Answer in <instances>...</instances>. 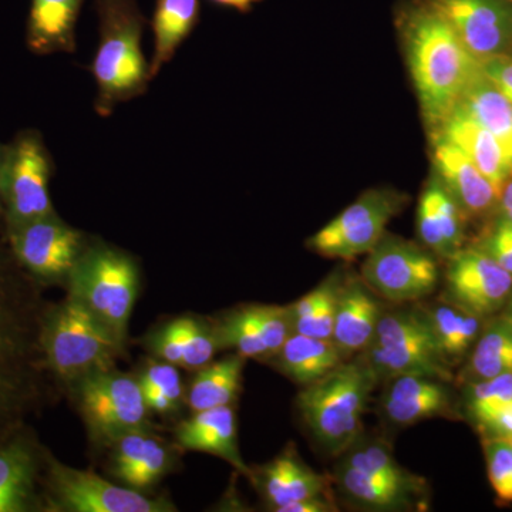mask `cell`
I'll use <instances>...</instances> for the list:
<instances>
[{
    "instance_id": "74e56055",
    "label": "cell",
    "mask_w": 512,
    "mask_h": 512,
    "mask_svg": "<svg viewBox=\"0 0 512 512\" xmlns=\"http://www.w3.org/2000/svg\"><path fill=\"white\" fill-rule=\"evenodd\" d=\"M488 480L503 503H512V444L503 437L484 440Z\"/></svg>"
},
{
    "instance_id": "c3c4849f",
    "label": "cell",
    "mask_w": 512,
    "mask_h": 512,
    "mask_svg": "<svg viewBox=\"0 0 512 512\" xmlns=\"http://www.w3.org/2000/svg\"><path fill=\"white\" fill-rule=\"evenodd\" d=\"M500 318L503 319L504 322L512 329V295L510 296V299H508V302L505 303L504 313Z\"/></svg>"
},
{
    "instance_id": "e0dca14e",
    "label": "cell",
    "mask_w": 512,
    "mask_h": 512,
    "mask_svg": "<svg viewBox=\"0 0 512 512\" xmlns=\"http://www.w3.org/2000/svg\"><path fill=\"white\" fill-rule=\"evenodd\" d=\"M39 467V451L22 429L0 441V512H25L36 507Z\"/></svg>"
},
{
    "instance_id": "30bf717a",
    "label": "cell",
    "mask_w": 512,
    "mask_h": 512,
    "mask_svg": "<svg viewBox=\"0 0 512 512\" xmlns=\"http://www.w3.org/2000/svg\"><path fill=\"white\" fill-rule=\"evenodd\" d=\"M5 237L18 264L39 284L69 276L87 247L82 232L57 214L6 227Z\"/></svg>"
},
{
    "instance_id": "f1b7e54d",
    "label": "cell",
    "mask_w": 512,
    "mask_h": 512,
    "mask_svg": "<svg viewBox=\"0 0 512 512\" xmlns=\"http://www.w3.org/2000/svg\"><path fill=\"white\" fill-rule=\"evenodd\" d=\"M446 362L460 360L474 348L483 318L454 305H441L426 313Z\"/></svg>"
},
{
    "instance_id": "52a82bcc",
    "label": "cell",
    "mask_w": 512,
    "mask_h": 512,
    "mask_svg": "<svg viewBox=\"0 0 512 512\" xmlns=\"http://www.w3.org/2000/svg\"><path fill=\"white\" fill-rule=\"evenodd\" d=\"M55 160L40 131L20 130L5 144L3 207L5 228L56 214L50 198Z\"/></svg>"
},
{
    "instance_id": "7dc6e473",
    "label": "cell",
    "mask_w": 512,
    "mask_h": 512,
    "mask_svg": "<svg viewBox=\"0 0 512 512\" xmlns=\"http://www.w3.org/2000/svg\"><path fill=\"white\" fill-rule=\"evenodd\" d=\"M3 158H5V144L0 141V227H5V207H3Z\"/></svg>"
},
{
    "instance_id": "603a6c76",
    "label": "cell",
    "mask_w": 512,
    "mask_h": 512,
    "mask_svg": "<svg viewBox=\"0 0 512 512\" xmlns=\"http://www.w3.org/2000/svg\"><path fill=\"white\" fill-rule=\"evenodd\" d=\"M168 464L170 458L163 444L144 430L131 431L116 440V474L134 490H144L157 483Z\"/></svg>"
},
{
    "instance_id": "4316f807",
    "label": "cell",
    "mask_w": 512,
    "mask_h": 512,
    "mask_svg": "<svg viewBox=\"0 0 512 512\" xmlns=\"http://www.w3.org/2000/svg\"><path fill=\"white\" fill-rule=\"evenodd\" d=\"M338 483L350 498L373 510H400L410 507L414 494H420L421 485L397 483L346 466L339 468Z\"/></svg>"
},
{
    "instance_id": "3957f363",
    "label": "cell",
    "mask_w": 512,
    "mask_h": 512,
    "mask_svg": "<svg viewBox=\"0 0 512 512\" xmlns=\"http://www.w3.org/2000/svg\"><path fill=\"white\" fill-rule=\"evenodd\" d=\"M99 43L89 70L96 82L94 110L110 117L121 103L143 96L150 86V60L143 50L147 18L138 0H94Z\"/></svg>"
},
{
    "instance_id": "8d00e7d4",
    "label": "cell",
    "mask_w": 512,
    "mask_h": 512,
    "mask_svg": "<svg viewBox=\"0 0 512 512\" xmlns=\"http://www.w3.org/2000/svg\"><path fill=\"white\" fill-rule=\"evenodd\" d=\"M322 288L318 305L308 316L292 323V332L311 336V338L332 340L340 288L338 279L329 278L328 281L323 282Z\"/></svg>"
},
{
    "instance_id": "7402d4cb",
    "label": "cell",
    "mask_w": 512,
    "mask_h": 512,
    "mask_svg": "<svg viewBox=\"0 0 512 512\" xmlns=\"http://www.w3.org/2000/svg\"><path fill=\"white\" fill-rule=\"evenodd\" d=\"M200 20V0H156L150 22L153 32L150 73L153 79L165 64L174 59L178 49L197 29Z\"/></svg>"
},
{
    "instance_id": "d6a6232c",
    "label": "cell",
    "mask_w": 512,
    "mask_h": 512,
    "mask_svg": "<svg viewBox=\"0 0 512 512\" xmlns=\"http://www.w3.org/2000/svg\"><path fill=\"white\" fill-rule=\"evenodd\" d=\"M424 188L429 192L431 201H433L448 252H450V256L456 254L457 251L463 248L466 212L460 207L456 198L444 187L436 174L430 178L429 183Z\"/></svg>"
},
{
    "instance_id": "ac0fdd59",
    "label": "cell",
    "mask_w": 512,
    "mask_h": 512,
    "mask_svg": "<svg viewBox=\"0 0 512 512\" xmlns=\"http://www.w3.org/2000/svg\"><path fill=\"white\" fill-rule=\"evenodd\" d=\"M86 0H30L26 46L33 55L76 52V28Z\"/></svg>"
},
{
    "instance_id": "ba28073f",
    "label": "cell",
    "mask_w": 512,
    "mask_h": 512,
    "mask_svg": "<svg viewBox=\"0 0 512 512\" xmlns=\"http://www.w3.org/2000/svg\"><path fill=\"white\" fill-rule=\"evenodd\" d=\"M367 288L392 302H410L430 295L439 284V265L419 245L384 234L367 252L362 266Z\"/></svg>"
},
{
    "instance_id": "bcb514c9",
    "label": "cell",
    "mask_w": 512,
    "mask_h": 512,
    "mask_svg": "<svg viewBox=\"0 0 512 512\" xmlns=\"http://www.w3.org/2000/svg\"><path fill=\"white\" fill-rule=\"evenodd\" d=\"M498 208H500V214L503 217L512 221V177L504 185L503 190H501Z\"/></svg>"
},
{
    "instance_id": "1f68e13d",
    "label": "cell",
    "mask_w": 512,
    "mask_h": 512,
    "mask_svg": "<svg viewBox=\"0 0 512 512\" xmlns=\"http://www.w3.org/2000/svg\"><path fill=\"white\" fill-rule=\"evenodd\" d=\"M215 338L218 346L235 349L245 359L269 356L264 339L255 328L247 308L229 315L218 328Z\"/></svg>"
},
{
    "instance_id": "5bb4252c",
    "label": "cell",
    "mask_w": 512,
    "mask_h": 512,
    "mask_svg": "<svg viewBox=\"0 0 512 512\" xmlns=\"http://www.w3.org/2000/svg\"><path fill=\"white\" fill-rule=\"evenodd\" d=\"M478 63L512 53V0H430Z\"/></svg>"
},
{
    "instance_id": "7a4b0ae2",
    "label": "cell",
    "mask_w": 512,
    "mask_h": 512,
    "mask_svg": "<svg viewBox=\"0 0 512 512\" xmlns=\"http://www.w3.org/2000/svg\"><path fill=\"white\" fill-rule=\"evenodd\" d=\"M397 28L421 114L434 131L456 109L467 87L481 73V64L430 0L403 2L397 12Z\"/></svg>"
},
{
    "instance_id": "b9f144b4",
    "label": "cell",
    "mask_w": 512,
    "mask_h": 512,
    "mask_svg": "<svg viewBox=\"0 0 512 512\" xmlns=\"http://www.w3.org/2000/svg\"><path fill=\"white\" fill-rule=\"evenodd\" d=\"M481 69L485 76L512 101V57L490 60L481 64Z\"/></svg>"
},
{
    "instance_id": "7c38bea8",
    "label": "cell",
    "mask_w": 512,
    "mask_h": 512,
    "mask_svg": "<svg viewBox=\"0 0 512 512\" xmlns=\"http://www.w3.org/2000/svg\"><path fill=\"white\" fill-rule=\"evenodd\" d=\"M49 507L76 512H164L170 505L150 500L134 488L119 487L90 471L47 460Z\"/></svg>"
},
{
    "instance_id": "44dd1931",
    "label": "cell",
    "mask_w": 512,
    "mask_h": 512,
    "mask_svg": "<svg viewBox=\"0 0 512 512\" xmlns=\"http://www.w3.org/2000/svg\"><path fill=\"white\" fill-rule=\"evenodd\" d=\"M181 447L214 454L227 460L242 474H251L239 453L237 419L231 406L197 412L177 430Z\"/></svg>"
},
{
    "instance_id": "4fadbf2b",
    "label": "cell",
    "mask_w": 512,
    "mask_h": 512,
    "mask_svg": "<svg viewBox=\"0 0 512 512\" xmlns=\"http://www.w3.org/2000/svg\"><path fill=\"white\" fill-rule=\"evenodd\" d=\"M446 295L451 305L480 318L504 308L512 295V275L480 248L448 256Z\"/></svg>"
},
{
    "instance_id": "ee69618b",
    "label": "cell",
    "mask_w": 512,
    "mask_h": 512,
    "mask_svg": "<svg viewBox=\"0 0 512 512\" xmlns=\"http://www.w3.org/2000/svg\"><path fill=\"white\" fill-rule=\"evenodd\" d=\"M278 512H329L336 511L335 504L330 503L326 495H318V497L306 498V500L296 501L284 505V507L275 510Z\"/></svg>"
},
{
    "instance_id": "60d3db41",
    "label": "cell",
    "mask_w": 512,
    "mask_h": 512,
    "mask_svg": "<svg viewBox=\"0 0 512 512\" xmlns=\"http://www.w3.org/2000/svg\"><path fill=\"white\" fill-rule=\"evenodd\" d=\"M417 234L430 251L440 256H450L443 232H441L439 218L434 210L433 201L429 192L424 188L421 194L419 207H417Z\"/></svg>"
},
{
    "instance_id": "e575fe53",
    "label": "cell",
    "mask_w": 512,
    "mask_h": 512,
    "mask_svg": "<svg viewBox=\"0 0 512 512\" xmlns=\"http://www.w3.org/2000/svg\"><path fill=\"white\" fill-rule=\"evenodd\" d=\"M467 406L470 416L478 427L490 420L494 414L512 400V375H501L493 379L477 380L468 390Z\"/></svg>"
},
{
    "instance_id": "7bdbcfd3",
    "label": "cell",
    "mask_w": 512,
    "mask_h": 512,
    "mask_svg": "<svg viewBox=\"0 0 512 512\" xmlns=\"http://www.w3.org/2000/svg\"><path fill=\"white\" fill-rule=\"evenodd\" d=\"M480 429L487 434V437H507L512 436V400L505 404L503 409L494 414L490 420L485 421Z\"/></svg>"
},
{
    "instance_id": "f907efd6",
    "label": "cell",
    "mask_w": 512,
    "mask_h": 512,
    "mask_svg": "<svg viewBox=\"0 0 512 512\" xmlns=\"http://www.w3.org/2000/svg\"><path fill=\"white\" fill-rule=\"evenodd\" d=\"M508 57H512V53H511V55H510V56H508Z\"/></svg>"
},
{
    "instance_id": "f6af8a7d",
    "label": "cell",
    "mask_w": 512,
    "mask_h": 512,
    "mask_svg": "<svg viewBox=\"0 0 512 512\" xmlns=\"http://www.w3.org/2000/svg\"><path fill=\"white\" fill-rule=\"evenodd\" d=\"M214 5L222 6V8H229L237 10L239 13H249L254 10V6L264 0H210Z\"/></svg>"
},
{
    "instance_id": "f546056e",
    "label": "cell",
    "mask_w": 512,
    "mask_h": 512,
    "mask_svg": "<svg viewBox=\"0 0 512 512\" xmlns=\"http://www.w3.org/2000/svg\"><path fill=\"white\" fill-rule=\"evenodd\" d=\"M468 375L477 380L512 375V329L503 319L488 323L478 336L468 365Z\"/></svg>"
},
{
    "instance_id": "ffe728a7",
    "label": "cell",
    "mask_w": 512,
    "mask_h": 512,
    "mask_svg": "<svg viewBox=\"0 0 512 512\" xmlns=\"http://www.w3.org/2000/svg\"><path fill=\"white\" fill-rule=\"evenodd\" d=\"M382 311L363 282L350 279L340 285L332 340L343 356L369 348L376 335Z\"/></svg>"
},
{
    "instance_id": "8992f818",
    "label": "cell",
    "mask_w": 512,
    "mask_h": 512,
    "mask_svg": "<svg viewBox=\"0 0 512 512\" xmlns=\"http://www.w3.org/2000/svg\"><path fill=\"white\" fill-rule=\"evenodd\" d=\"M72 293L124 342L137 296V268L130 256L107 247L87 245L69 275Z\"/></svg>"
},
{
    "instance_id": "484cf974",
    "label": "cell",
    "mask_w": 512,
    "mask_h": 512,
    "mask_svg": "<svg viewBox=\"0 0 512 512\" xmlns=\"http://www.w3.org/2000/svg\"><path fill=\"white\" fill-rule=\"evenodd\" d=\"M373 342L387 348L439 360L448 365L426 313L413 311L389 312L386 315L382 313Z\"/></svg>"
},
{
    "instance_id": "836d02e7",
    "label": "cell",
    "mask_w": 512,
    "mask_h": 512,
    "mask_svg": "<svg viewBox=\"0 0 512 512\" xmlns=\"http://www.w3.org/2000/svg\"><path fill=\"white\" fill-rule=\"evenodd\" d=\"M345 464L369 476L386 478L397 483L421 485L420 478L414 477L399 466L392 456V451L382 444L375 443L355 448L346 457Z\"/></svg>"
},
{
    "instance_id": "d6986e66",
    "label": "cell",
    "mask_w": 512,
    "mask_h": 512,
    "mask_svg": "<svg viewBox=\"0 0 512 512\" xmlns=\"http://www.w3.org/2000/svg\"><path fill=\"white\" fill-rule=\"evenodd\" d=\"M382 407L384 416L397 426H412L443 414L450 406V393L443 380L404 375L389 380Z\"/></svg>"
},
{
    "instance_id": "9c48e42d",
    "label": "cell",
    "mask_w": 512,
    "mask_h": 512,
    "mask_svg": "<svg viewBox=\"0 0 512 512\" xmlns=\"http://www.w3.org/2000/svg\"><path fill=\"white\" fill-rule=\"evenodd\" d=\"M404 195L390 188H375L360 195L326 227L309 239L313 251L328 258L352 259L367 254L404 205Z\"/></svg>"
},
{
    "instance_id": "681fc988",
    "label": "cell",
    "mask_w": 512,
    "mask_h": 512,
    "mask_svg": "<svg viewBox=\"0 0 512 512\" xmlns=\"http://www.w3.org/2000/svg\"><path fill=\"white\" fill-rule=\"evenodd\" d=\"M507 440L510 441V443L512 444V436L507 437Z\"/></svg>"
},
{
    "instance_id": "d4e9b609",
    "label": "cell",
    "mask_w": 512,
    "mask_h": 512,
    "mask_svg": "<svg viewBox=\"0 0 512 512\" xmlns=\"http://www.w3.org/2000/svg\"><path fill=\"white\" fill-rule=\"evenodd\" d=\"M456 109L490 131L512 160V101L485 76L483 69L467 87Z\"/></svg>"
},
{
    "instance_id": "277c9868",
    "label": "cell",
    "mask_w": 512,
    "mask_h": 512,
    "mask_svg": "<svg viewBox=\"0 0 512 512\" xmlns=\"http://www.w3.org/2000/svg\"><path fill=\"white\" fill-rule=\"evenodd\" d=\"M377 380L366 360H343L299 394L303 420L330 454L348 450L359 437L367 400Z\"/></svg>"
},
{
    "instance_id": "cb8c5ba5",
    "label": "cell",
    "mask_w": 512,
    "mask_h": 512,
    "mask_svg": "<svg viewBox=\"0 0 512 512\" xmlns=\"http://www.w3.org/2000/svg\"><path fill=\"white\" fill-rule=\"evenodd\" d=\"M276 356L282 372L302 386H308L328 375L330 370L345 360L333 340L311 338L295 332H292Z\"/></svg>"
},
{
    "instance_id": "4dcf8cb0",
    "label": "cell",
    "mask_w": 512,
    "mask_h": 512,
    "mask_svg": "<svg viewBox=\"0 0 512 512\" xmlns=\"http://www.w3.org/2000/svg\"><path fill=\"white\" fill-rule=\"evenodd\" d=\"M138 382L148 409L158 413L171 412L183 394L180 373L175 365L168 362L148 366Z\"/></svg>"
},
{
    "instance_id": "5b68a950",
    "label": "cell",
    "mask_w": 512,
    "mask_h": 512,
    "mask_svg": "<svg viewBox=\"0 0 512 512\" xmlns=\"http://www.w3.org/2000/svg\"><path fill=\"white\" fill-rule=\"evenodd\" d=\"M123 342L76 295L46 312L42 349L47 370L60 379L76 380L106 372Z\"/></svg>"
},
{
    "instance_id": "f35d334b",
    "label": "cell",
    "mask_w": 512,
    "mask_h": 512,
    "mask_svg": "<svg viewBox=\"0 0 512 512\" xmlns=\"http://www.w3.org/2000/svg\"><path fill=\"white\" fill-rule=\"evenodd\" d=\"M249 316L264 339L269 356L276 355L292 335L288 308L281 306H247Z\"/></svg>"
},
{
    "instance_id": "6da1fadb",
    "label": "cell",
    "mask_w": 512,
    "mask_h": 512,
    "mask_svg": "<svg viewBox=\"0 0 512 512\" xmlns=\"http://www.w3.org/2000/svg\"><path fill=\"white\" fill-rule=\"evenodd\" d=\"M45 316L39 282L18 264L0 227V441L42 403Z\"/></svg>"
},
{
    "instance_id": "ab89813d",
    "label": "cell",
    "mask_w": 512,
    "mask_h": 512,
    "mask_svg": "<svg viewBox=\"0 0 512 512\" xmlns=\"http://www.w3.org/2000/svg\"><path fill=\"white\" fill-rule=\"evenodd\" d=\"M474 247L490 255L512 275V221L500 214Z\"/></svg>"
},
{
    "instance_id": "9a60e30c",
    "label": "cell",
    "mask_w": 512,
    "mask_h": 512,
    "mask_svg": "<svg viewBox=\"0 0 512 512\" xmlns=\"http://www.w3.org/2000/svg\"><path fill=\"white\" fill-rule=\"evenodd\" d=\"M431 151L434 174L466 215H484L498 207L500 194L460 148L440 134L431 133Z\"/></svg>"
},
{
    "instance_id": "83f0119b",
    "label": "cell",
    "mask_w": 512,
    "mask_h": 512,
    "mask_svg": "<svg viewBox=\"0 0 512 512\" xmlns=\"http://www.w3.org/2000/svg\"><path fill=\"white\" fill-rule=\"evenodd\" d=\"M245 357L232 355L202 367L188 392V404L194 413L234 402L241 384Z\"/></svg>"
},
{
    "instance_id": "8fae6325",
    "label": "cell",
    "mask_w": 512,
    "mask_h": 512,
    "mask_svg": "<svg viewBox=\"0 0 512 512\" xmlns=\"http://www.w3.org/2000/svg\"><path fill=\"white\" fill-rule=\"evenodd\" d=\"M80 407L90 429L103 440L116 441L131 431L144 430L148 406L133 377L113 370L80 379Z\"/></svg>"
},
{
    "instance_id": "2e32d148",
    "label": "cell",
    "mask_w": 512,
    "mask_h": 512,
    "mask_svg": "<svg viewBox=\"0 0 512 512\" xmlns=\"http://www.w3.org/2000/svg\"><path fill=\"white\" fill-rule=\"evenodd\" d=\"M431 133L440 134L460 148L501 194L504 185L512 177V160L490 131L463 111L454 109Z\"/></svg>"
},
{
    "instance_id": "d590c367",
    "label": "cell",
    "mask_w": 512,
    "mask_h": 512,
    "mask_svg": "<svg viewBox=\"0 0 512 512\" xmlns=\"http://www.w3.org/2000/svg\"><path fill=\"white\" fill-rule=\"evenodd\" d=\"M173 323L183 355L181 366L187 369H202L210 365L218 346L215 333L212 335L204 326L190 318L177 319Z\"/></svg>"
}]
</instances>
